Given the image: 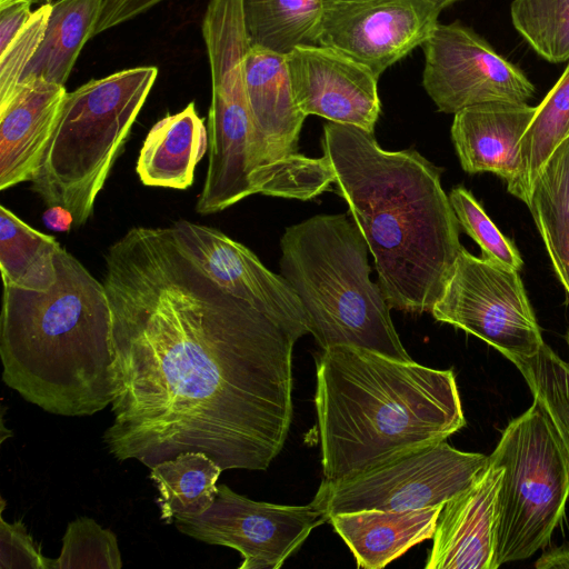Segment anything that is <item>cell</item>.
Here are the masks:
<instances>
[{
    "label": "cell",
    "mask_w": 569,
    "mask_h": 569,
    "mask_svg": "<svg viewBox=\"0 0 569 569\" xmlns=\"http://www.w3.org/2000/svg\"><path fill=\"white\" fill-rule=\"evenodd\" d=\"M445 505L405 510L338 513L329 521L352 552L357 567L381 569L433 537Z\"/></svg>",
    "instance_id": "18"
},
{
    "label": "cell",
    "mask_w": 569,
    "mask_h": 569,
    "mask_svg": "<svg viewBox=\"0 0 569 569\" xmlns=\"http://www.w3.org/2000/svg\"><path fill=\"white\" fill-rule=\"evenodd\" d=\"M172 227L219 286L303 336L309 333L303 307L292 287L281 274L269 270L249 248L204 224L181 219Z\"/></svg>",
    "instance_id": "14"
},
{
    "label": "cell",
    "mask_w": 569,
    "mask_h": 569,
    "mask_svg": "<svg viewBox=\"0 0 569 569\" xmlns=\"http://www.w3.org/2000/svg\"><path fill=\"white\" fill-rule=\"evenodd\" d=\"M326 480H343L466 425L452 370L333 346L317 360L315 397Z\"/></svg>",
    "instance_id": "3"
},
{
    "label": "cell",
    "mask_w": 569,
    "mask_h": 569,
    "mask_svg": "<svg viewBox=\"0 0 569 569\" xmlns=\"http://www.w3.org/2000/svg\"><path fill=\"white\" fill-rule=\"evenodd\" d=\"M503 467L489 461L437 521L426 569H495L498 493Z\"/></svg>",
    "instance_id": "15"
},
{
    "label": "cell",
    "mask_w": 569,
    "mask_h": 569,
    "mask_svg": "<svg viewBox=\"0 0 569 569\" xmlns=\"http://www.w3.org/2000/svg\"><path fill=\"white\" fill-rule=\"evenodd\" d=\"M488 459L503 467L496 527L498 569L530 558L550 542L569 499V456L533 400L507 425Z\"/></svg>",
    "instance_id": "7"
},
{
    "label": "cell",
    "mask_w": 569,
    "mask_h": 569,
    "mask_svg": "<svg viewBox=\"0 0 569 569\" xmlns=\"http://www.w3.org/2000/svg\"><path fill=\"white\" fill-rule=\"evenodd\" d=\"M569 131V63L545 99L522 136V173L513 194L528 207L537 178Z\"/></svg>",
    "instance_id": "25"
},
{
    "label": "cell",
    "mask_w": 569,
    "mask_h": 569,
    "mask_svg": "<svg viewBox=\"0 0 569 569\" xmlns=\"http://www.w3.org/2000/svg\"><path fill=\"white\" fill-rule=\"evenodd\" d=\"M280 274L303 307L309 333L322 349L349 346L412 361L370 279L368 246L347 214H317L280 239Z\"/></svg>",
    "instance_id": "5"
},
{
    "label": "cell",
    "mask_w": 569,
    "mask_h": 569,
    "mask_svg": "<svg viewBox=\"0 0 569 569\" xmlns=\"http://www.w3.org/2000/svg\"><path fill=\"white\" fill-rule=\"evenodd\" d=\"M533 400L556 429L569 456V363L548 345L528 358L513 360Z\"/></svg>",
    "instance_id": "26"
},
{
    "label": "cell",
    "mask_w": 569,
    "mask_h": 569,
    "mask_svg": "<svg viewBox=\"0 0 569 569\" xmlns=\"http://www.w3.org/2000/svg\"><path fill=\"white\" fill-rule=\"evenodd\" d=\"M52 3L36 9L8 48L0 53V107L6 104L18 88L22 74L43 38Z\"/></svg>",
    "instance_id": "30"
},
{
    "label": "cell",
    "mask_w": 569,
    "mask_h": 569,
    "mask_svg": "<svg viewBox=\"0 0 569 569\" xmlns=\"http://www.w3.org/2000/svg\"><path fill=\"white\" fill-rule=\"evenodd\" d=\"M61 244L0 206V269L3 286L49 291L58 278L56 256Z\"/></svg>",
    "instance_id": "22"
},
{
    "label": "cell",
    "mask_w": 569,
    "mask_h": 569,
    "mask_svg": "<svg viewBox=\"0 0 569 569\" xmlns=\"http://www.w3.org/2000/svg\"><path fill=\"white\" fill-rule=\"evenodd\" d=\"M422 84L445 113L492 102L527 103L535 86L513 63L471 29L456 21L438 23L421 44Z\"/></svg>",
    "instance_id": "11"
},
{
    "label": "cell",
    "mask_w": 569,
    "mask_h": 569,
    "mask_svg": "<svg viewBox=\"0 0 569 569\" xmlns=\"http://www.w3.org/2000/svg\"><path fill=\"white\" fill-rule=\"evenodd\" d=\"M528 208L569 298V136L537 178Z\"/></svg>",
    "instance_id": "21"
},
{
    "label": "cell",
    "mask_w": 569,
    "mask_h": 569,
    "mask_svg": "<svg viewBox=\"0 0 569 569\" xmlns=\"http://www.w3.org/2000/svg\"><path fill=\"white\" fill-rule=\"evenodd\" d=\"M510 12L515 29L540 57L569 60V0H513Z\"/></svg>",
    "instance_id": "27"
},
{
    "label": "cell",
    "mask_w": 569,
    "mask_h": 569,
    "mask_svg": "<svg viewBox=\"0 0 569 569\" xmlns=\"http://www.w3.org/2000/svg\"><path fill=\"white\" fill-rule=\"evenodd\" d=\"M326 521L328 515L313 500L305 506L274 505L220 485L208 510L178 516L173 522L193 539L237 550L242 557L239 569H279Z\"/></svg>",
    "instance_id": "10"
},
{
    "label": "cell",
    "mask_w": 569,
    "mask_h": 569,
    "mask_svg": "<svg viewBox=\"0 0 569 569\" xmlns=\"http://www.w3.org/2000/svg\"><path fill=\"white\" fill-rule=\"evenodd\" d=\"M6 501L0 511V568L54 569V559L47 558L41 545L33 540L21 521L8 522L3 518Z\"/></svg>",
    "instance_id": "31"
},
{
    "label": "cell",
    "mask_w": 569,
    "mask_h": 569,
    "mask_svg": "<svg viewBox=\"0 0 569 569\" xmlns=\"http://www.w3.org/2000/svg\"><path fill=\"white\" fill-rule=\"evenodd\" d=\"M568 136H569V131H568V134H567V137H568ZM567 137H566V138H567Z\"/></svg>",
    "instance_id": "39"
},
{
    "label": "cell",
    "mask_w": 569,
    "mask_h": 569,
    "mask_svg": "<svg viewBox=\"0 0 569 569\" xmlns=\"http://www.w3.org/2000/svg\"><path fill=\"white\" fill-rule=\"evenodd\" d=\"M440 11L460 0H429Z\"/></svg>",
    "instance_id": "37"
},
{
    "label": "cell",
    "mask_w": 569,
    "mask_h": 569,
    "mask_svg": "<svg viewBox=\"0 0 569 569\" xmlns=\"http://www.w3.org/2000/svg\"><path fill=\"white\" fill-rule=\"evenodd\" d=\"M103 0H57L21 82L39 79L64 86L86 42L94 36ZM19 83V84H20Z\"/></svg>",
    "instance_id": "20"
},
{
    "label": "cell",
    "mask_w": 569,
    "mask_h": 569,
    "mask_svg": "<svg viewBox=\"0 0 569 569\" xmlns=\"http://www.w3.org/2000/svg\"><path fill=\"white\" fill-rule=\"evenodd\" d=\"M296 102L302 113L373 132L381 103L378 79L345 54L319 44L286 56Z\"/></svg>",
    "instance_id": "13"
},
{
    "label": "cell",
    "mask_w": 569,
    "mask_h": 569,
    "mask_svg": "<svg viewBox=\"0 0 569 569\" xmlns=\"http://www.w3.org/2000/svg\"><path fill=\"white\" fill-rule=\"evenodd\" d=\"M430 312L437 321L483 340L511 362L536 355L545 343L519 272L463 247Z\"/></svg>",
    "instance_id": "9"
},
{
    "label": "cell",
    "mask_w": 569,
    "mask_h": 569,
    "mask_svg": "<svg viewBox=\"0 0 569 569\" xmlns=\"http://www.w3.org/2000/svg\"><path fill=\"white\" fill-rule=\"evenodd\" d=\"M38 2H43V4L52 3V0H0V9L18 3H27L29 6H32L33 3Z\"/></svg>",
    "instance_id": "36"
},
{
    "label": "cell",
    "mask_w": 569,
    "mask_h": 569,
    "mask_svg": "<svg viewBox=\"0 0 569 569\" xmlns=\"http://www.w3.org/2000/svg\"><path fill=\"white\" fill-rule=\"evenodd\" d=\"M449 200L460 227L478 243L483 258L517 271L522 268L523 260L517 247L502 234L469 190L455 187Z\"/></svg>",
    "instance_id": "29"
},
{
    "label": "cell",
    "mask_w": 569,
    "mask_h": 569,
    "mask_svg": "<svg viewBox=\"0 0 569 569\" xmlns=\"http://www.w3.org/2000/svg\"><path fill=\"white\" fill-rule=\"evenodd\" d=\"M46 292L3 286V382L26 401L64 417L92 416L112 402L111 310L102 282L64 248Z\"/></svg>",
    "instance_id": "4"
},
{
    "label": "cell",
    "mask_w": 569,
    "mask_h": 569,
    "mask_svg": "<svg viewBox=\"0 0 569 569\" xmlns=\"http://www.w3.org/2000/svg\"><path fill=\"white\" fill-rule=\"evenodd\" d=\"M535 567L537 569H569V545L546 551L538 558Z\"/></svg>",
    "instance_id": "35"
},
{
    "label": "cell",
    "mask_w": 569,
    "mask_h": 569,
    "mask_svg": "<svg viewBox=\"0 0 569 569\" xmlns=\"http://www.w3.org/2000/svg\"><path fill=\"white\" fill-rule=\"evenodd\" d=\"M208 147V128L194 102H190L149 130L136 171L144 186L184 190L192 184L196 167Z\"/></svg>",
    "instance_id": "19"
},
{
    "label": "cell",
    "mask_w": 569,
    "mask_h": 569,
    "mask_svg": "<svg viewBox=\"0 0 569 569\" xmlns=\"http://www.w3.org/2000/svg\"><path fill=\"white\" fill-rule=\"evenodd\" d=\"M567 342H568V347H569V330H568V333H567Z\"/></svg>",
    "instance_id": "38"
},
{
    "label": "cell",
    "mask_w": 569,
    "mask_h": 569,
    "mask_svg": "<svg viewBox=\"0 0 569 569\" xmlns=\"http://www.w3.org/2000/svg\"><path fill=\"white\" fill-rule=\"evenodd\" d=\"M321 143L390 308L431 311L462 248L440 169L415 149H382L355 126L328 121Z\"/></svg>",
    "instance_id": "2"
},
{
    "label": "cell",
    "mask_w": 569,
    "mask_h": 569,
    "mask_svg": "<svg viewBox=\"0 0 569 569\" xmlns=\"http://www.w3.org/2000/svg\"><path fill=\"white\" fill-rule=\"evenodd\" d=\"M118 461L149 469L202 451L222 470H266L292 419L303 335L213 281L174 228L133 227L104 254Z\"/></svg>",
    "instance_id": "1"
},
{
    "label": "cell",
    "mask_w": 569,
    "mask_h": 569,
    "mask_svg": "<svg viewBox=\"0 0 569 569\" xmlns=\"http://www.w3.org/2000/svg\"><path fill=\"white\" fill-rule=\"evenodd\" d=\"M537 107L492 102L455 113L451 139L461 168L468 173L490 172L516 193L522 173L520 142Z\"/></svg>",
    "instance_id": "16"
},
{
    "label": "cell",
    "mask_w": 569,
    "mask_h": 569,
    "mask_svg": "<svg viewBox=\"0 0 569 569\" xmlns=\"http://www.w3.org/2000/svg\"><path fill=\"white\" fill-rule=\"evenodd\" d=\"M488 465V456L445 441L422 447L357 476L323 479L312 499L329 517L361 510L405 511L445 505Z\"/></svg>",
    "instance_id": "8"
},
{
    "label": "cell",
    "mask_w": 569,
    "mask_h": 569,
    "mask_svg": "<svg viewBox=\"0 0 569 569\" xmlns=\"http://www.w3.org/2000/svg\"><path fill=\"white\" fill-rule=\"evenodd\" d=\"M222 468L202 451H184L150 468L160 519L171 525L178 516H199L213 503Z\"/></svg>",
    "instance_id": "23"
},
{
    "label": "cell",
    "mask_w": 569,
    "mask_h": 569,
    "mask_svg": "<svg viewBox=\"0 0 569 569\" xmlns=\"http://www.w3.org/2000/svg\"><path fill=\"white\" fill-rule=\"evenodd\" d=\"M117 536L89 517H78L67 526L54 569H120Z\"/></svg>",
    "instance_id": "28"
},
{
    "label": "cell",
    "mask_w": 569,
    "mask_h": 569,
    "mask_svg": "<svg viewBox=\"0 0 569 569\" xmlns=\"http://www.w3.org/2000/svg\"><path fill=\"white\" fill-rule=\"evenodd\" d=\"M162 1L163 0H103L94 36L134 19Z\"/></svg>",
    "instance_id": "32"
},
{
    "label": "cell",
    "mask_w": 569,
    "mask_h": 569,
    "mask_svg": "<svg viewBox=\"0 0 569 569\" xmlns=\"http://www.w3.org/2000/svg\"><path fill=\"white\" fill-rule=\"evenodd\" d=\"M44 226L53 231L66 232L73 226L72 213L61 206L48 207L42 214Z\"/></svg>",
    "instance_id": "34"
},
{
    "label": "cell",
    "mask_w": 569,
    "mask_h": 569,
    "mask_svg": "<svg viewBox=\"0 0 569 569\" xmlns=\"http://www.w3.org/2000/svg\"><path fill=\"white\" fill-rule=\"evenodd\" d=\"M32 13L31 6L27 3L12 4L0 9V53L18 36Z\"/></svg>",
    "instance_id": "33"
},
{
    "label": "cell",
    "mask_w": 569,
    "mask_h": 569,
    "mask_svg": "<svg viewBox=\"0 0 569 569\" xmlns=\"http://www.w3.org/2000/svg\"><path fill=\"white\" fill-rule=\"evenodd\" d=\"M66 93L64 86L32 79L0 107V190L32 180Z\"/></svg>",
    "instance_id": "17"
},
{
    "label": "cell",
    "mask_w": 569,
    "mask_h": 569,
    "mask_svg": "<svg viewBox=\"0 0 569 569\" xmlns=\"http://www.w3.org/2000/svg\"><path fill=\"white\" fill-rule=\"evenodd\" d=\"M251 47L287 56L318 44L323 0H241Z\"/></svg>",
    "instance_id": "24"
},
{
    "label": "cell",
    "mask_w": 569,
    "mask_h": 569,
    "mask_svg": "<svg viewBox=\"0 0 569 569\" xmlns=\"http://www.w3.org/2000/svg\"><path fill=\"white\" fill-rule=\"evenodd\" d=\"M439 13L429 0H323L318 44L379 78L428 39Z\"/></svg>",
    "instance_id": "12"
},
{
    "label": "cell",
    "mask_w": 569,
    "mask_h": 569,
    "mask_svg": "<svg viewBox=\"0 0 569 569\" xmlns=\"http://www.w3.org/2000/svg\"><path fill=\"white\" fill-rule=\"evenodd\" d=\"M158 77L136 67L67 92L31 188L47 207L61 206L82 227Z\"/></svg>",
    "instance_id": "6"
}]
</instances>
